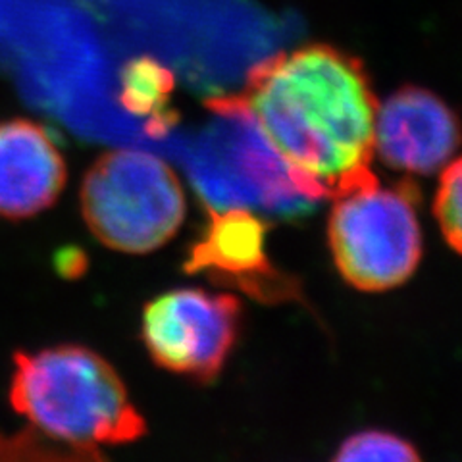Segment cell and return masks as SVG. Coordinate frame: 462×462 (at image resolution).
I'll list each match as a JSON object with an SVG mask.
<instances>
[{"instance_id": "6da1fadb", "label": "cell", "mask_w": 462, "mask_h": 462, "mask_svg": "<svg viewBox=\"0 0 462 462\" xmlns=\"http://www.w3.org/2000/svg\"><path fill=\"white\" fill-rule=\"evenodd\" d=\"M239 98L312 202L378 180L370 162L380 106L351 54L328 45L276 54L249 71Z\"/></svg>"}, {"instance_id": "7a4b0ae2", "label": "cell", "mask_w": 462, "mask_h": 462, "mask_svg": "<svg viewBox=\"0 0 462 462\" xmlns=\"http://www.w3.org/2000/svg\"><path fill=\"white\" fill-rule=\"evenodd\" d=\"M8 401L42 436L98 458V447L134 443L147 433L120 374L83 345L14 353Z\"/></svg>"}, {"instance_id": "3957f363", "label": "cell", "mask_w": 462, "mask_h": 462, "mask_svg": "<svg viewBox=\"0 0 462 462\" xmlns=\"http://www.w3.org/2000/svg\"><path fill=\"white\" fill-rule=\"evenodd\" d=\"M79 207L91 234L114 251L161 249L185 218V193L173 170L135 149L100 154L85 171Z\"/></svg>"}, {"instance_id": "277c9868", "label": "cell", "mask_w": 462, "mask_h": 462, "mask_svg": "<svg viewBox=\"0 0 462 462\" xmlns=\"http://www.w3.org/2000/svg\"><path fill=\"white\" fill-rule=\"evenodd\" d=\"M418 189L411 181L374 180L336 197L328 222L329 249L343 280L358 291H387L407 282L422 258Z\"/></svg>"}, {"instance_id": "5b68a950", "label": "cell", "mask_w": 462, "mask_h": 462, "mask_svg": "<svg viewBox=\"0 0 462 462\" xmlns=\"http://www.w3.org/2000/svg\"><path fill=\"white\" fill-rule=\"evenodd\" d=\"M208 108L222 125L202 144L191 170L207 207L249 205L295 216L314 205L302 195L291 170L256 127L239 95L216 97L208 100Z\"/></svg>"}, {"instance_id": "8992f818", "label": "cell", "mask_w": 462, "mask_h": 462, "mask_svg": "<svg viewBox=\"0 0 462 462\" xmlns=\"http://www.w3.org/2000/svg\"><path fill=\"white\" fill-rule=\"evenodd\" d=\"M241 302L229 293L173 289L152 299L141 316V339L154 365L212 383L234 351Z\"/></svg>"}, {"instance_id": "52a82bcc", "label": "cell", "mask_w": 462, "mask_h": 462, "mask_svg": "<svg viewBox=\"0 0 462 462\" xmlns=\"http://www.w3.org/2000/svg\"><path fill=\"white\" fill-rule=\"evenodd\" d=\"M185 258L187 273H205L218 285L266 305L302 300L299 280L272 264L266 253L268 222L245 207L210 208Z\"/></svg>"}, {"instance_id": "ba28073f", "label": "cell", "mask_w": 462, "mask_h": 462, "mask_svg": "<svg viewBox=\"0 0 462 462\" xmlns=\"http://www.w3.org/2000/svg\"><path fill=\"white\" fill-rule=\"evenodd\" d=\"M462 143L458 116L420 87H404L375 116V144L382 162L416 176H431L451 161Z\"/></svg>"}, {"instance_id": "9c48e42d", "label": "cell", "mask_w": 462, "mask_h": 462, "mask_svg": "<svg viewBox=\"0 0 462 462\" xmlns=\"http://www.w3.org/2000/svg\"><path fill=\"white\" fill-rule=\"evenodd\" d=\"M66 183V158L45 125L0 122V218H33L54 205Z\"/></svg>"}, {"instance_id": "30bf717a", "label": "cell", "mask_w": 462, "mask_h": 462, "mask_svg": "<svg viewBox=\"0 0 462 462\" xmlns=\"http://www.w3.org/2000/svg\"><path fill=\"white\" fill-rule=\"evenodd\" d=\"M171 91V71L152 58H135L122 69V105L127 112L149 118V132L152 135L164 134L171 125L168 108Z\"/></svg>"}, {"instance_id": "8fae6325", "label": "cell", "mask_w": 462, "mask_h": 462, "mask_svg": "<svg viewBox=\"0 0 462 462\" xmlns=\"http://www.w3.org/2000/svg\"><path fill=\"white\" fill-rule=\"evenodd\" d=\"M334 460H420V453L395 433L366 430L345 439Z\"/></svg>"}, {"instance_id": "7c38bea8", "label": "cell", "mask_w": 462, "mask_h": 462, "mask_svg": "<svg viewBox=\"0 0 462 462\" xmlns=\"http://www.w3.org/2000/svg\"><path fill=\"white\" fill-rule=\"evenodd\" d=\"M433 212L445 241L462 254V156L443 170Z\"/></svg>"}, {"instance_id": "4fadbf2b", "label": "cell", "mask_w": 462, "mask_h": 462, "mask_svg": "<svg viewBox=\"0 0 462 462\" xmlns=\"http://www.w3.org/2000/svg\"><path fill=\"white\" fill-rule=\"evenodd\" d=\"M0 458H98L87 453L79 447L64 441H58L45 436L39 438L37 433H20V436L3 438L0 436Z\"/></svg>"}]
</instances>
